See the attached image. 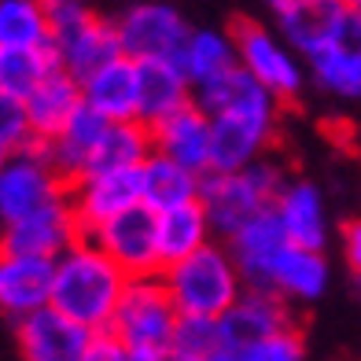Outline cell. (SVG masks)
I'll use <instances>...</instances> for the list:
<instances>
[{"label":"cell","mask_w":361,"mask_h":361,"mask_svg":"<svg viewBox=\"0 0 361 361\" xmlns=\"http://www.w3.org/2000/svg\"><path fill=\"white\" fill-rule=\"evenodd\" d=\"M56 52H59V67L71 71L78 81H85L89 74H96L100 67H107L111 59L122 56V41H118V30L107 19H85L78 30L63 34L52 41Z\"/></svg>","instance_id":"7402d4cb"},{"label":"cell","mask_w":361,"mask_h":361,"mask_svg":"<svg viewBox=\"0 0 361 361\" xmlns=\"http://www.w3.org/2000/svg\"><path fill=\"white\" fill-rule=\"evenodd\" d=\"M288 243L284 225L273 207H262L255 218H247L233 236H228V255L243 276V288H266L269 291V266L276 251Z\"/></svg>","instance_id":"2e32d148"},{"label":"cell","mask_w":361,"mask_h":361,"mask_svg":"<svg viewBox=\"0 0 361 361\" xmlns=\"http://www.w3.org/2000/svg\"><path fill=\"white\" fill-rule=\"evenodd\" d=\"M34 140V129H30V118H26V107L23 100L0 92V155H15Z\"/></svg>","instance_id":"e575fe53"},{"label":"cell","mask_w":361,"mask_h":361,"mask_svg":"<svg viewBox=\"0 0 361 361\" xmlns=\"http://www.w3.org/2000/svg\"><path fill=\"white\" fill-rule=\"evenodd\" d=\"M48 15L41 0H0V48H23V44H48Z\"/></svg>","instance_id":"1f68e13d"},{"label":"cell","mask_w":361,"mask_h":361,"mask_svg":"<svg viewBox=\"0 0 361 361\" xmlns=\"http://www.w3.org/2000/svg\"><path fill=\"white\" fill-rule=\"evenodd\" d=\"M85 236L78 221V210L71 203V192L59 200L44 203L30 214L4 221V236H0V251H19V255H41V258H59L63 251Z\"/></svg>","instance_id":"9c48e42d"},{"label":"cell","mask_w":361,"mask_h":361,"mask_svg":"<svg viewBox=\"0 0 361 361\" xmlns=\"http://www.w3.org/2000/svg\"><path fill=\"white\" fill-rule=\"evenodd\" d=\"M122 41V56L129 59H170L180 63L185 44L192 37L188 19L170 0H133L118 19H114Z\"/></svg>","instance_id":"5b68a950"},{"label":"cell","mask_w":361,"mask_h":361,"mask_svg":"<svg viewBox=\"0 0 361 361\" xmlns=\"http://www.w3.org/2000/svg\"><path fill=\"white\" fill-rule=\"evenodd\" d=\"M59 67L56 44H23V48H0V92L26 100L41 81Z\"/></svg>","instance_id":"f1b7e54d"},{"label":"cell","mask_w":361,"mask_h":361,"mask_svg":"<svg viewBox=\"0 0 361 361\" xmlns=\"http://www.w3.org/2000/svg\"><path fill=\"white\" fill-rule=\"evenodd\" d=\"M192 100L207 114H240V118H251L273 129H276V118H281V100L255 74L243 71L240 63H233L228 71L203 81V85H195Z\"/></svg>","instance_id":"8fae6325"},{"label":"cell","mask_w":361,"mask_h":361,"mask_svg":"<svg viewBox=\"0 0 361 361\" xmlns=\"http://www.w3.org/2000/svg\"><path fill=\"white\" fill-rule=\"evenodd\" d=\"M67 192L71 185L48 162L44 140L34 137L23 152L8 155L4 166H0V221H15Z\"/></svg>","instance_id":"52a82bcc"},{"label":"cell","mask_w":361,"mask_h":361,"mask_svg":"<svg viewBox=\"0 0 361 361\" xmlns=\"http://www.w3.org/2000/svg\"><path fill=\"white\" fill-rule=\"evenodd\" d=\"M273 210L284 225V236L302 247H324L328 240V221H324V200L317 185L310 180H288L281 195L273 200Z\"/></svg>","instance_id":"d4e9b609"},{"label":"cell","mask_w":361,"mask_h":361,"mask_svg":"<svg viewBox=\"0 0 361 361\" xmlns=\"http://www.w3.org/2000/svg\"><path fill=\"white\" fill-rule=\"evenodd\" d=\"M85 104L100 111L107 122H133L140 107V81H137V59L118 56L96 74L81 81Z\"/></svg>","instance_id":"d6986e66"},{"label":"cell","mask_w":361,"mask_h":361,"mask_svg":"<svg viewBox=\"0 0 361 361\" xmlns=\"http://www.w3.org/2000/svg\"><path fill=\"white\" fill-rule=\"evenodd\" d=\"M155 228H159V251H162V266L185 258L192 251H200L203 243L214 240V228H210V218L200 200L166 207L155 214Z\"/></svg>","instance_id":"4316f807"},{"label":"cell","mask_w":361,"mask_h":361,"mask_svg":"<svg viewBox=\"0 0 361 361\" xmlns=\"http://www.w3.org/2000/svg\"><path fill=\"white\" fill-rule=\"evenodd\" d=\"M314 81L343 100H361V23L350 37L332 41L306 56Z\"/></svg>","instance_id":"484cf974"},{"label":"cell","mask_w":361,"mask_h":361,"mask_svg":"<svg viewBox=\"0 0 361 361\" xmlns=\"http://www.w3.org/2000/svg\"><path fill=\"white\" fill-rule=\"evenodd\" d=\"M343 255H347L350 269L357 273V269H361V218H354V221L343 225Z\"/></svg>","instance_id":"74e56055"},{"label":"cell","mask_w":361,"mask_h":361,"mask_svg":"<svg viewBox=\"0 0 361 361\" xmlns=\"http://www.w3.org/2000/svg\"><path fill=\"white\" fill-rule=\"evenodd\" d=\"M357 291H361V269H357Z\"/></svg>","instance_id":"60d3db41"},{"label":"cell","mask_w":361,"mask_h":361,"mask_svg":"<svg viewBox=\"0 0 361 361\" xmlns=\"http://www.w3.org/2000/svg\"><path fill=\"white\" fill-rule=\"evenodd\" d=\"M52 281H56V258L0 251V310L11 321L52 302Z\"/></svg>","instance_id":"9a60e30c"},{"label":"cell","mask_w":361,"mask_h":361,"mask_svg":"<svg viewBox=\"0 0 361 361\" xmlns=\"http://www.w3.org/2000/svg\"><path fill=\"white\" fill-rule=\"evenodd\" d=\"M140 180H144V203L159 214V210H166V207L200 200L203 173L188 170L185 162H177L162 152H152L140 162Z\"/></svg>","instance_id":"83f0119b"},{"label":"cell","mask_w":361,"mask_h":361,"mask_svg":"<svg viewBox=\"0 0 361 361\" xmlns=\"http://www.w3.org/2000/svg\"><path fill=\"white\" fill-rule=\"evenodd\" d=\"M107 129V118L100 111H92L89 104H81L71 122L59 129L56 137L44 140V152H48V162L56 166V173L67 180V185H74L78 177H85L89 170V159L96 152V140H100V133Z\"/></svg>","instance_id":"44dd1931"},{"label":"cell","mask_w":361,"mask_h":361,"mask_svg":"<svg viewBox=\"0 0 361 361\" xmlns=\"http://www.w3.org/2000/svg\"><path fill=\"white\" fill-rule=\"evenodd\" d=\"M225 350L221 321L203 314H180L173 328V354L185 357H218Z\"/></svg>","instance_id":"d6a6232c"},{"label":"cell","mask_w":361,"mask_h":361,"mask_svg":"<svg viewBox=\"0 0 361 361\" xmlns=\"http://www.w3.org/2000/svg\"><path fill=\"white\" fill-rule=\"evenodd\" d=\"M155 152L152 144V129L144 122H107V129L96 140V152L89 159V170H118V166H140V162Z\"/></svg>","instance_id":"f546056e"},{"label":"cell","mask_w":361,"mask_h":361,"mask_svg":"<svg viewBox=\"0 0 361 361\" xmlns=\"http://www.w3.org/2000/svg\"><path fill=\"white\" fill-rule=\"evenodd\" d=\"M177 317L180 310L173 306L162 276H129L107 332L122 343L129 361H170Z\"/></svg>","instance_id":"7a4b0ae2"},{"label":"cell","mask_w":361,"mask_h":361,"mask_svg":"<svg viewBox=\"0 0 361 361\" xmlns=\"http://www.w3.org/2000/svg\"><path fill=\"white\" fill-rule=\"evenodd\" d=\"M159 276H162V284H166L170 299L180 314L221 317L243 291V276L236 269L233 255L214 240L203 243L200 251L162 266Z\"/></svg>","instance_id":"3957f363"},{"label":"cell","mask_w":361,"mask_h":361,"mask_svg":"<svg viewBox=\"0 0 361 361\" xmlns=\"http://www.w3.org/2000/svg\"><path fill=\"white\" fill-rule=\"evenodd\" d=\"M354 15H357V23H361V0H357V4H354Z\"/></svg>","instance_id":"ab89813d"},{"label":"cell","mask_w":361,"mask_h":361,"mask_svg":"<svg viewBox=\"0 0 361 361\" xmlns=\"http://www.w3.org/2000/svg\"><path fill=\"white\" fill-rule=\"evenodd\" d=\"M281 37L299 56H310L317 48L343 41L357 30V15L347 0H295L288 11L276 15Z\"/></svg>","instance_id":"4fadbf2b"},{"label":"cell","mask_w":361,"mask_h":361,"mask_svg":"<svg viewBox=\"0 0 361 361\" xmlns=\"http://www.w3.org/2000/svg\"><path fill=\"white\" fill-rule=\"evenodd\" d=\"M100 247L126 269V276H159L162 273V251H159V228H155V210L147 203H137L122 214L107 218L92 233Z\"/></svg>","instance_id":"ba28073f"},{"label":"cell","mask_w":361,"mask_h":361,"mask_svg":"<svg viewBox=\"0 0 361 361\" xmlns=\"http://www.w3.org/2000/svg\"><path fill=\"white\" fill-rule=\"evenodd\" d=\"M170 361H233V354L221 350L218 357H185V354H170Z\"/></svg>","instance_id":"f35d334b"},{"label":"cell","mask_w":361,"mask_h":361,"mask_svg":"<svg viewBox=\"0 0 361 361\" xmlns=\"http://www.w3.org/2000/svg\"><path fill=\"white\" fill-rule=\"evenodd\" d=\"M276 129L240 114H210V170L233 173L262 159Z\"/></svg>","instance_id":"ac0fdd59"},{"label":"cell","mask_w":361,"mask_h":361,"mask_svg":"<svg viewBox=\"0 0 361 361\" xmlns=\"http://www.w3.org/2000/svg\"><path fill=\"white\" fill-rule=\"evenodd\" d=\"M347 4H350V8H354V4H357V0H347Z\"/></svg>","instance_id":"b9f144b4"},{"label":"cell","mask_w":361,"mask_h":361,"mask_svg":"<svg viewBox=\"0 0 361 361\" xmlns=\"http://www.w3.org/2000/svg\"><path fill=\"white\" fill-rule=\"evenodd\" d=\"M41 8L48 15V30H52V41L78 30L85 19H92V11L85 0H41Z\"/></svg>","instance_id":"d590c367"},{"label":"cell","mask_w":361,"mask_h":361,"mask_svg":"<svg viewBox=\"0 0 361 361\" xmlns=\"http://www.w3.org/2000/svg\"><path fill=\"white\" fill-rule=\"evenodd\" d=\"M288 185L284 170L269 159H255L251 166L221 173V170H207L203 185H200V203L210 218L214 236L228 240L236 228L255 218L262 207H273V200L281 195V188Z\"/></svg>","instance_id":"277c9868"},{"label":"cell","mask_w":361,"mask_h":361,"mask_svg":"<svg viewBox=\"0 0 361 361\" xmlns=\"http://www.w3.org/2000/svg\"><path fill=\"white\" fill-rule=\"evenodd\" d=\"M328 288V262L317 247L284 243L269 266V291L284 295L288 302H317Z\"/></svg>","instance_id":"ffe728a7"},{"label":"cell","mask_w":361,"mask_h":361,"mask_svg":"<svg viewBox=\"0 0 361 361\" xmlns=\"http://www.w3.org/2000/svg\"><path fill=\"white\" fill-rule=\"evenodd\" d=\"M71 203L78 210V221L85 233H92L96 225H104L107 218L122 214V210L144 203V180L140 166H118V170H96L85 173L71 185Z\"/></svg>","instance_id":"7c38bea8"},{"label":"cell","mask_w":361,"mask_h":361,"mask_svg":"<svg viewBox=\"0 0 361 361\" xmlns=\"http://www.w3.org/2000/svg\"><path fill=\"white\" fill-rule=\"evenodd\" d=\"M233 361H306V343H302V332L299 328H284L276 336H266L251 343L243 350H228Z\"/></svg>","instance_id":"836d02e7"},{"label":"cell","mask_w":361,"mask_h":361,"mask_svg":"<svg viewBox=\"0 0 361 361\" xmlns=\"http://www.w3.org/2000/svg\"><path fill=\"white\" fill-rule=\"evenodd\" d=\"M221 321V339H225V350H243L251 343L276 336L291 328V306L284 295L266 291V288H243L240 299L225 310L218 317Z\"/></svg>","instance_id":"5bb4252c"},{"label":"cell","mask_w":361,"mask_h":361,"mask_svg":"<svg viewBox=\"0 0 361 361\" xmlns=\"http://www.w3.org/2000/svg\"><path fill=\"white\" fill-rule=\"evenodd\" d=\"M81 361H129V354L122 350V343L114 339L111 332H96Z\"/></svg>","instance_id":"8d00e7d4"},{"label":"cell","mask_w":361,"mask_h":361,"mask_svg":"<svg viewBox=\"0 0 361 361\" xmlns=\"http://www.w3.org/2000/svg\"><path fill=\"white\" fill-rule=\"evenodd\" d=\"M236 59V44L233 34L225 30H192V37L185 44V56H180V67H185L192 89L203 85V81L218 78L221 71H228Z\"/></svg>","instance_id":"4dcf8cb0"},{"label":"cell","mask_w":361,"mask_h":361,"mask_svg":"<svg viewBox=\"0 0 361 361\" xmlns=\"http://www.w3.org/2000/svg\"><path fill=\"white\" fill-rule=\"evenodd\" d=\"M126 284H129V276L118 262L96 240L81 236L56 258L52 306L63 310L67 317L81 321L85 328H92V332H107Z\"/></svg>","instance_id":"6da1fadb"},{"label":"cell","mask_w":361,"mask_h":361,"mask_svg":"<svg viewBox=\"0 0 361 361\" xmlns=\"http://www.w3.org/2000/svg\"><path fill=\"white\" fill-rule=\"evenodd\" d=\"M137 81H140V107L137 122L155 126L159 118L173 114L192 100V81L180 63L170 59H140L137 63Z\"/></svg>","instance_id":"603a6c76"},{"label":"cell","mask_w":361,"mask_h":361,"mask_svg":"<svg viewBox=\"0 0 361 361\" xmlns=\"http://www.w3.org/2000/svg\"><path fill=\"white\" fill-rule=\"evenodd\" d=\"M81 104H85L81 81H78L71 71H63V67H56V71L48 74L41 85L23 100L26 118H30V129H34V137H41V140L56 137L59 129L71 122V114H74Z\"/></svg>","instance_id":"cb8c5ba5"},{"label":"cell","mask_w":361,"mask_h":361,"mask_svg":"<svg viewBox=\"0 0 361 361\" xmlns=\"http://www.w3.org/2000/svg\"><path fill=\"white\" fill-rule=\"evenodd\" d=\"M147 129H152L155 152L185 162V166L195 170V173L210 170V114L195 100H188L185 107H177L173 114L159 118Z\"/></svg>","instance_id":"e0dca14e"},{"label":"cell","mask_w":361,"mask_h":361,"mask_svg":"<svg viewBox=\"0 0 361 361\" xmlns=\"http://www.w3.org/2000/svg\"><path fill=\"white\" fill-rule=\"evenodd\" d=\"M92 328L67 317L52 302L15 321V339H19L23 361H81L92 343Z\"/></svg>","instance_id":"30bf717a"},{"label":"cell","mask_w":361,"mask_h":361,"mask_svg":"<svg viewBox=\"0 0 361 361\" xmlns=\"http://www.w3.org/2000/svg\"><path fill=\"white\" fill-rule=\"evenodd\" d=\"M228 34H233L240 67L255 74L281 104L295 100L302 92V63L281 34H273V30H266L262 23H251V19H236Z\"/></svg>","instance_id":"8992f818"}]
</instances>
